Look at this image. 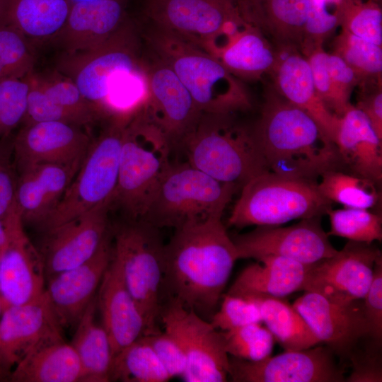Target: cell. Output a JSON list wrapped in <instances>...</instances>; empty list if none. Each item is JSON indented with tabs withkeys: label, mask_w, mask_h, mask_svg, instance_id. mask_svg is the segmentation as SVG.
I'll return each instance as SVG.
<instances>
[{
	"label": "cell",
	"mask_w": 382,
	"mask_h": 382,
	"mask_svg": "<svg viewBox=\"0 0 382 382\" xmlns=\"http://www.w3.org/2000/svg\"><path fill=\"white\" fill-rule=\"evenodd\" d=\"M237 260L221 216L183 224L164 245L163 291L168 300L212 317Z\"/></svg>",
	"instance_id": "cell-1"
},
{
	"label": "cell",
	"mask_w": 382,
	"mask_h": 382,
	"mask_svg": "<svg viewBox=\"0 0 382 382\" xmlns=\"http://www.w3.org/2000/svg\"><path fill=\"white\" fill-rule=\"evenodd\" d=\"M56 70L74 83L105 120L136 111L149 97V76L140 36L129 19L98 45L63 52Z\"/></svg>",
	"instance_id": "cell-2"
},
{
	"label": "cell",
	"mask_w": 382,
	"mask_h": 382,
	"mask_svg": "<svg viewBox=\"0 0 382 382\" xmlns=\"http://www.w3.org/2000/svg\"><path fill=\"white\" fill-rule=\"evenodd\" d=\"M252 129L270 172L317 181L324 173L343 167L335 144L316 121L274 89L267 92Z\"/></svg>",
	"instance_id": "cell-3"
},
{
	"label": "cell",
	"mask_w": 382,
	"mask_h": 382,
	"mask_svg": "<svg viewBox=\"0 0 382 382\" xmlns=\"http://www.w3.org/2000/svg\"><path fill=\"white\" fill-rule=\"evenodd\" d=\"M144 37L152 53L175 73L202 113H234L251 107L241 81L206 50L154 25Z\"/></svg>",
	"instance_id": "cell-4"
},
{
	"label": "cell",
	"mask_w": 382,
	"mask_h": 382,
	"mask_svg": "<svg viewBox=\"0 0 382 382\" xmlns=\"http://www.w3.org/2000/svg\"><path fill=\"white\" fill-rule=\"evenodd\" d=\"M233 115L202 113L181 149L193 167L219 182L242 187L268 170L253 129Z\"/></svg>",
	"instance_id": "cell-5"
},
{
	"label": "cell",
	"mask_w": 382,
	"mask_h": 382,
	"mask_svg": "<svg viewBox=\"0 0 382 382\" xmlns=\"http://www.w3.org/2000/svg\"><path fill=\"white\" fill-rule=\"evenodd\" d=\"M171 151L166 137L143 108L125 127L111 209H120L127 220L141 219L171 164Z\"/></svg>",
	"instance_id": "cell-6"
},
{
	"label": "cell",
	"mask_w": 382,
	"mask_h": 382,
	"mask_svg": "<svg viewBox=\"0 0 382 382\" xmlns=\"http://www.w3.org/2000/svg\"><path fill=\"white\" fill-rule=\"evenodd\" d=\"M317 182L262 173L242 186L228 223L238 228L274 226L322 216L332 202L320 193Z\"/></svg>",
	"instance_id": "cell-7"
},
{
	"label": "cell",
	"mask_w": 382,
	"mask_h": 382,
	"mask_svg": "<svg viewBox=\"0 0 382 382\" xmlns=\"http://www.w3.org/2000/svg\"><path fill=\"white\" fill-rule=\"evenodd\" d=\"M158 228L127 220L112 229V255L144 322V335L161 332L164 245Z\"/></svg>",
	"instance_id": "cell-8"
},
{
	"label": "cell",
	"mask_w": 382,
	"mask_h": 382,
	"mask_svg": "<svg viewBox=\"0 0 382 382\" xmlns=\"http://www.w3.org/2000/svg\"><path fill=\"white\" fill-rule=\"evenodd\" d=\"M238 187L219 182L185 163H171L141 220L158 228L222 217Z\"/></svg>",
	"instance_id": "cell-9"
},
{
	"label": "cell",
	"mask_w": 382,
	"mask_h": 382,
	"mask_svg": "<svg viewBox=\"0 0 382 382\" xmlns=\"http://www.w3.org/2000/svg\"><path fill=\"white\" fill-rule=\"evenodd\" d=\"M131 119L111 118L93 139L56 208L40 228L46 232L110 201L116 188L125 127Z\"/></svg>",
	"instance_id": "cell-10"
},
{
	"label": "cell",
	"mask_w": 382,
	"mask_h": 382,
	"mask_svg": "<svg viewBox=\"0 0 382 382\" xmlns=\"http://www.w3.org/2000/svg\"><path fill=\"white\" fill-rule=\"evenodd\" d=\"M164 330L183 349L187 367L186 382H224L228 378L229 356L222 331L178 302L168 300L160 314Z\"/></svg>",
	"instance_id": "cell-11"
},
{
	"label": "cell",
	"mask_w": 382,
	"mask_h": 382,
	"mask_svg": "<svg viewBox=\"0 0 382 382\" xmlns=\"http://www.w3.org/2000/svg\"><path fill=\"white\" fill-rule=\"evenodd\" d=\"M320 344L250 361L229 356L228 377L234 382H343L346 366Z\"/></svg>",
	"instance_id": "cell-12"
},
{
	"label": "cell",
	"mask_w": 382,
	"mask_h": 382,
	"mask_svg": "<svg viewBox=\"0 0 382 382\" xmlns=\"http://www.w3.org/2000/svg\"><path fill=\"white\" fill-rule=\"evenodd\" d=\"M381 257L380 250L372 243L349 241L332 256L311 265L303 291L340 303L361 300Z\"/></svg>",
	"instance_id": "cell-13"
},
{
	"label": "cell",
	"mask_w": 382,
	"mask_h": 382,
	"mask_svg": "<svg viewBox=\"0 0 382 382\" xmlns=\"http://www.w3.org/2000/svg\"><path fill=\"white\" fill-rule=\"evenodd\" d=\"M321 216L301 219L289 226H261L233 238L238 258L278 255L313 265L335 255L336 250L321 226Z\"/></svg>",
	"instance_id": "cell-14"
},
{
	"label": "cell",
	"mask_w": 382,
	"mask_h": 382,
	"mask_svg": "<svg viewBox=\"0 0 382 382\" xmlns=\"http://www.w3.org/2000/svg\"><path fill=\"white\" fill-rule=\"evenodd\" d=\"M292 306L320 342L342 361H349L356 348L371 337L363 299L340 303L319 294L304 291Z\"/></svg>",
	"instance_id": "cell-15"
},
{
	"label": "cell",
	"mask_w": 382,
	"mask_h": 382,
	"mask_svg": "<svg viewBox=\"0 0 382 382\" xmlns=\"http://www.w3.org/2000/svg\"><path fill=\"white\" fill-rule=\"evenodd\" d=\"M149 98L144 110L166 137L172 150L181 149L202 112L173 69L153 54L145 60Z\"/></svg>",
	"instance_id": "cell-16"
},
{
	"label": "cell",
	"mask_w": 382,
	"mask_h": 382,
	"mask_svg": "<svg viewBox=\"0 0 382 382\" xmlns=\"http://www.w3.org/2000/svg\"><path fill=\"white\" fill-rule=\"evenodd\" d=\"M21 125L12 141L17 172L40 163L80 167L93 141L83 127L64 122Z\"/></svg>",
	"instance_id": "cell-17"
},
{
	"label": "cell",
	"mask_w": 382,
	"mask_h": 382,
	"mask_svg": "<svg viewBox=\"0 0 382 382\" xmlns=\"http://www.w3.org/2000/svg\"><path fill=\"white\" fill-rule=\"evenodd\" d=\"M110 202L46 232L40 250L46 279L92 257L110 230Z\"/></svg>",
	"instance_id": "cell-18"
},
{
	"label": "cell",
	"mask_w": 382,
	"mask_h": 382,
	"mask_svg": "<svg viewBox=\"0 0 382 382\" xmlns=\"http://www.w3.org/2000/svg\"><path fill=\"white\" fill-rule=\"evenodd\" d=\"M145 10L152 25L202 49L241 16L237 0H147Z\"/></svg>",
	"instance_id": "cell-19"
},
{
	"label": "cell",
	"mask_w": 382,
	"mask_h": 382,
	"mask_svg": "<svg viewBox=\"0 0 382 382\" xmlns=\"http://www.w3.org/2000/svg\"><path fill=\"white\" fill-rule=\"evenodd\" d=\"M112 256V228L97 252L85 262L46 279L45 294L62 329H75L109 266Z\"/></svg>",
	"instance_id": "cell-20"
},
{
	"label": "cell",
	"mask_w": 382,
	"mask_h": 382,
	"mask_svg": "<svg viewBox=\"0 0 382 382\" xmlns=\"http://www.w3.org/2000/svg\"><path fill=\"white\" fill-rule=\"evenodd\" d=\"M6 221L10 238L0 255V299L3 309L35 301L44 295L46 288L40 253L25 234L18 212Z\"/></svg>",
	"instance_id": "cell-21"
},
{
	"label": "cell",
	"mask_w": 382,
	"mask_h": 382,
	"mask_svg": "<svg viewBox=\"0 0 382 382\" xmlns=\"http://www.w3.org/2000/svg\"><path fill=\"white\" fill-rule=\"evenodd\" d=\"M28 105L21 125L43 121H60L83 127L105 121L97 108L81 93L74 83L55 70L27 75Z\"/></svg>",
	"instance_id": "cell-22"
},
{
	"label": "cell",
	"mask_w": 382,
	"mask_h": 382,
	"mask_svg": "<svg viewBox=\"0 0 382 382\" xmlns=\"http://www.w3.org/2000/svg\"><path fill=\"white\" fill-rule=\"evenodd\" d=\"M63 329L45 292L40 299L3 309L0 319V367L9 376L37 344Z\"/></svg>",
	"instance_id": "cell-23"
},
{
	"label": "cell",
	"mask_w": 382,
	"mask_h": 382,
	"mask_svg": "<svg viewBox=\"0 0 382 382\" xmlns=\"http://www.w3.org/2000/svg\"><path fill=\"white\" fill-rule=\"evenodd\" d=\"M96 300L113 356L145 335L144 318L113 255L99 285Z\"/></svg>",
	"instance_id": "cell-24"
},
{
	"label": "cell",
	"mask_w": 382,
	"mask_h": 382,
	"mask_svg": "<svg viewBox=\"0 0 382 382\" xmlns=\"http://www.w3.org/2000/svg\"><path fill=\"white\" fill-rule=\"evenodd\" d=\"M79 168L40 163L17 172L15 202L23 224L40 228L57 206Z\"/></svg>",
	"instance_id": "cell-25"
},
{
	"label": "cell",
	"mask_w": 382,
	"mask_h": 382,
	"mask_svg": "<svg viewBox=\"0 0 382 382\" xmlns=\"http://www.w3.org/2000/svg\"><path fill=\"white\" fill-rule=\"evenodd\" d=\"M127 1L96 0L72 4L54 42L64 53L85 50L103 42L128 20Z\"/></svg>",
	"instance_id": "cell-26"
},
{
	"label": "cell",
	"mask_w": 382,
	"mask_h": 382,
	"mask_svg": "<svg viewBox=\"0 0 382 382\" xmlns=\"http://www.w3.org/2000/svg\"><path fill=\"white\" fill-rule=\"evenodd\" d=\"M279 52V59L271 73L274 90L309 114L335 143L340 117L330 112L318 97L306 58L296 50H283Z\"/></svg>",
	"instance_id": "cell-27"
},
{
	"label": "cell",
	"mask_w": 382,
	"mask_h": 382,
	"mask_svg": "<svg viewBox=\"0 0 382 382\" xmlns=\"http://www.w3.org/2000/svg\"><path fill=\"white\" fill-rule=\"evenodd\" d=\"M237 5L278 50L301 52L311 0H237Z\"/></svg>",
	"instance_id": "cell-28"
},
{
	"label": "cell",
	"mask_w": 382,
	"mask_h": 382,
	"mask_svg": "<svg viewBox=\"0 0 382 382\" xmlns=\"http://www.w3.org/2000/svg\"><path fill=\"white\" fill-rule=\"evenodd\" d=\"M382 139L366 115L350 105L340 117L335 145L343 166L378 183L382 179Z\"/></svg>",
	"instance_id": "cell-29"
},
{
	"label": "cell",
	"mask_w": 382,
	"mask_h": 382,
	"mask_svg": "<svg viewBox=\"0 0 382 382\" xmlns=\"http://www.w3.org/2000/svg\"><path fill=\"white\" fill-rule=\"evenodd\" d=\"M310 266L282 256L266 255L244 268L227 293L284 298L303 291Z\"/></svg>",
	"instance_id": "cell-30"
},
{
	"label": "cell",
	"mask_w": 382,
	"mask_h": 382,
	"mask_svg": "<svg viewBox=\"0 0 382 382\" xmlns=\"http://www.w3.org/2000/svg\"><path fill=\"white\" fill-rule=\"evenodd\" d=\"M83 369L71 344L58 331L32 349L11 371L13 382H82Z\"/></svg>",
	"instance_id": "cell-31"
},
{
	"label": "cell",
	"mask_w": 382,
	"mask_h": 382,
	"mask_svg": "<svg viewBox=\"0 0 382 382\" xmlns=\"http://www.w3.org/2000/svg\"><path fill=\"white\" fill-rule=\"evenodd\" d=\"M213 56L241 81L254 80L264 74H271L279 52L257 27L248 23Z\"/></svg>",
	"instance_id": "cell-32"
},
{
	"label": "cell",
	"mask_w": 382,
	"mask_h": 382,
	"mask_svg": "<svg viewBox=\"0 0 382 382\" xmlns=\"http://www.w3.org/2000/svg\"><path fill=\"white\" fill-rule=\"evenodd\" d=\"M69 0H7L5 23L20 32L35 48L54 42L71 9Z\"/></svg>",
	"instance_id": "cell-33"
},
{
	"label": "cell",
	"mask_w": 382,
	"mask_h": 382,
	"mask_svg": "<svg viewBox=\"0 0 382 382\" xmlns=\"http://www.w3.org/2000/svg\"><path fill=\"white\" fill-rule=\"evenodd\" d=\"M96 295L90 302L75 328L70 343L82 366V382H108L112 351L108 335L96 318Z\"/></svg>",
	"instance_id": "cell-34"
},
{
	"label": "cell",
	"mask_w": 382,
	"mask_h": 382,
	"mask_svg": "<svg viewBox=\"0 0 382 382\" xmlns=\"http://www.w3.org/2000/svg\"><path fill=\"white\" fill-rule=\"evenodd\" d=\"M245 298L256 302L262 323L286 351L303 350L321 343L303 317L284 298L260 296Z\"/></svg>",
	"instance_id": "cell-35"
},
{
	"label": "cell",
	"mask_w": 382,
	"mask_h": 382,
	"mask_svg": "<svg viewBox=\"0 0 382 382\" xmlns=\"http://www.w3.org/2000/svg\"><path fill=\"white\" fill-rule=\"evenodd\" d=\"M171 377L146 335L124 347L112 357L110 381L166 382Z\"/></svg>",
	"instance_id": "cell-36"
},
{
	"label": "cell",
	"mask_w": 382,
	"mask_h": 382,
	"mask_svg": "<svg viewBox=\"0 0 382 382\" xmlns=\"http://www.w3.org/2000/svg\"><path fill=\"white\" fill-rule=\"evenodd\" d=\"M320 178L317 185L320 193L330 202L345 208L369 209L378 200L376 183L369 179L341 170L327 171Z\"/></svg>",
	"instance_id": "cell-37"
},
{
	"label": "cell",
	"mask_w": 382,
	"mask_h": 382,
	"mask_svg": "<svg viewBox=\"0 0 382 382\" xmlns=\"http://www.w3.org/2000/svg\"><path fill=\"white\" fill-rule=\"evenodd\" d=\"M333 53L357 73L361 83L381 82L382 48L343 29L334 42Z\"/></svg>",
	"instance_id": "cell-38"
},
{
	"label": "cell",
	"mask_w": 382,
	"mask_h": 382,
	"mask_svg": "<svg viewBox=\"0 0 382 382\" xmlns=\"http://www.w3.org/2000/svg\"><path fill=\"white\" fill-rule=\"evenodd\" d=\"M335 13L342 29L382 45V11L375 0H340Z\"/></svg>",
	"instance_id": "cell-39"
},
{
	"label": "cell",
	"mask_w": 382,
	"mask_h": 382,
	"mask_svg": "<svg viewBox=\"0 0 382 382\" xmlns=\"http://www.w3.org/2000/svg\"><path fill=\"white\" fill-rule=\"evenodd\" d=\"M326 214L330 221L328 236L366 243L382 240V219L379 214L369 209L345 207L341 209L330 208Z\"/></svg>",
	"instance_id": "cell-40"
},
{
	"label": "cell",
	"mask_w": 382,
	"mask_h": 382,
	"mask_svg": "<svg viewBox=\"0 0 382 382\" xmlns=\"http://www.w3.org/2000/svg\"><path fill=\"white\" fill-rule=\"evenodd\" d=\"M35 62L33 45L12 26L0 24V81L25 77Z\"/></svg>",
	"instance_id": "cell-41"
},
{
	"label": "cell",
	"mask_w": 382,
	"mask_h": 382,
	"mask_svg": "<svg viewBox=\"0 0 382 382\" xmlns=\"http://www.w3.org/2000/svg\"><path fill=\"white\" fill-rule=\"evenodd\" d=\"M222 332L225 349L230 357L257 361L270 357L272 352L274 337L261 323Z\"/></svg>",
	"instance_id": "cell-42"
},
{
	"label": "cell",
	"mask_w": 382,
	"mask_h": 382,
	"mask_svg": "<svg viewBox=\"0 0 382 382\" xmlns=\"http://www.w3.org/2000/svg\"><path fill=\"white\" fill-rule=\"evenodd\" d=\"M29 83L24 78L0 81V141L12 137L27 110Z\"/></svg>",
	"instance_id": "cell-43"
},
{
	"label": "cell",
	"mask_w": 382,
	"mask_h": 382,
	"mask_svg": "<svg viewBox=\"0 0 382 382\" xmlns=\"http://www.w3.org/2000/svg\"><path fill=\"white\" fill-rule=\"evenodd\" d=\"M221 299L220 308L210 320L216 329L228 331L250 323H262L260 308L252 299L228 293Z\"/></svg>",
	"instance_id": "cell-44"
},
{
	"label": "cell",
	"mask_w": 382,
	"mask_h": 382,
	"mask_svg": "<svg viewBox=\"0 0 382 382\" xmlns=\"http://www.w3.org/2000/svg\"><path fill=\"white\" fill-rule=\"evenodd\" d=\"M328 55L323 46H320L304 57L308 62L318 97L330 112L340 117L351 104L342 101L332 84L328 69Z\"/></svg>",
	"instance_id": "cell-45"
},
{
	"label": "cell",
	"mask_w": 382,
	"mask_h": 382,
	"mask_svg": "<svg viewBox=\"0 0 382 382\" xmlns=\"http://www.w3.org/2000/svg\"><path fill=\"white\" fill-rule=\"evenodd\" d=\"M339 25L337 16L328 10L325 4L311 1V7L305 25L301 53L306 56L323 42Z\"/></svg>",
	"instance_id": "cell-46"
},
{
	"label": "cell",
	"mask_w": 382,
	"mask_h": 382,
	"mask_svg": "<svg viewBox=\"0 0 382 382\" xmlns=\"http://www.w3.org/2000/svg\"><path fill=\"white\" fill-rule=\"evenodd\" d=\"M369 340L368 345L362 348L361 343L351 355L349 361L352 371L345 381H382L381 343Z\"/></svg>",
	"instance_id": "cell-47"
},
{
	"label": "cell",
	"mask_w": 382,
	"mask_h": 382,
	"mask_svg": "<svg viewBox=\"0 0 382 382\" xmlns=\"http://www.w3.org/2000/svg\"><path fill=\"white\" fill-rule=\"evenodd\" d=\"M13 137L0 141V218L6 220L16 210L18 174L13 156Z\"/></svg>",
	"instance_id": "cell-48"
},
{
	"label": "cell",
	"mask_w": 382,
	"mask_h": 382,
	"mask_svg": "<svg viewBox=\"0 0 382 382\" xmlns=\"http://www.w3.org/2000/svg\"><path fill=\"white\" fill-rule=\"evenodd\" d=\"M146 336L171 378L182 377L186 370L187 360L175 339L165 330Z\"/></svg>",
	"instance_id": "cell-49"
},
{
	"label": "cell",
	"mask_w": 382,
	"mask_h": 382,
	"mask_svg": "<svg viewBox=\"0 0 382 382\" xmlns=\"http://www.w3.org/2000/svg\"><path fill=\"white\" fill-rule=\"evenodd\" d=\"M365 316L368 321L371 337L376 342L382 340V257L374 267L371 284L363 299Z\"/></svg>",
	"instance_id": "cell-50"
},
{
	"label": "cell",
	"mask_w": 382,
	"mask_h": 382,
	"mask_svg": "<svg viewBox=\"0 0 382 382\" xmlns=\"http://www.w3.org/2000/svg\"><path fill=\"white\" fill-rule=\"evenodd\" d=\"M328 69L332 84L342 101L349 105L350 94L361 81L357 73L340 56L332 53L328 57Z\"/></svg>",
	"instance_id": "cell-51"
},
{
	"label": "cell",
	"mask_w": 382,
	"mask_h": 382,
	"mask_svg": "<svg viewBox=\"0 0 382 382\" xmlns=\"http://www.w3.org/2000/svg\"><path fill=\"white\" fill-rule=\"evenodd\" d=\"M381 83H371L370 88L363 92L357 108L369 120L374 129L382 139V91Z\"/></svg>",
	"instance_id": "cell-52"
},
{
	"label": "cell",
	"mask_w": 382,
	"mask_h": 382,
	"mask_svg": "<svg viewBox=\"0 0 382 382\" xmlns=\"http://www.w3.org/2000/svg\"><path fill=\"white\" fill-rule=\"evenodd\" d=\"M10 238L9 226L7 221L0 218V255L8 245Z\"/></svg>",
	"instance_id": "cell-53"
},
{
	"label": "cell",
	"mask_w": 382,
	"mask_h": 382,
	"mask_svg": "<svg viewBox=\"0 0 382 382\" xmlns=\"http://www.w3.org/2000/svg\"><path fill=\"white\" fill-rule=\"evenodd\" d=\"M7 0H0V24L5 23Z\"/></svg>",
	"instance_id": "cell-54"
},
{
	"label": "cell",
	"mask_w": 382,
	"mask_h": 382,
	"mask_svg": "<svg viewBox=\"0 0 382 382\" xmlns=\"http://www.w3.org/2000/svg\"><path fill=\"white\" fill-rule=\"evenodd\" d=\"M340 0H311L314 3L325 4L328 6L335 5V6L340 2Z\"/></svg>",
	"instance_id": "cell-55"
},
{
	"label": "cell",
	"mask_w": 382,
	"mask_h": 382,
	"mask_svg": "<svg viewBox=\"0 0 382 382\" xmlns=\"http://www.w3.org/2000/svg\"><path fill=\"white\" fill-rule=\"evenodd\" d=\"M0 377L4 381L5 379L8 380V376L1 369L0 367Z\"/></svg>",
	"instance_id": "cell-56"
},
{
	"label": "cell",
	"mask_w": 382,
	"mask_h": 382,
	"mask_svg": "<svg viewBox=\"0 0 382 382\" xmlns=\"http://www.w3.org/2000/svg\"><path fill=\"white\" fill-rule=\"evenodd\" d=\"M91 1H96V0H69L71 5L76 3H79V2Z\"/></svg>",
	"instance_id": "cell-57"
},
{
	"label": "cell",
	"mask_w": 382,
	"mask_h": 382,
	"mask_svg": "<svg viewBox=\"0 0 382 382\" xmlns=\"http://www.w3.org/2000/svg\"><path fill=\"white\" fill-rule=\"evenodd\" d=\"M2 311H3V308H2L1 301L0 299V319H1V313H2Z\"/></svg>",
	"instance_id": "cell-58"
},
{
	"label": "cell",
	"mask_w": 382,
	"mask_h": 382,
	"mask_svg": "<svg viewBox=\"0 0 382 382\" xmlns=\"http://www.w3.org/2000/svg\"><path fill=\"white\" fill-rule=\"evenodd\" d=\"M0 381H3V379L0 377Z\"/></svg>",
	"instance_id": "cell-59"
}]
</instances>
